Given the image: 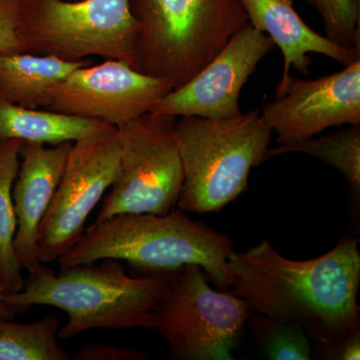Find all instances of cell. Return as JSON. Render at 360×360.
Masks as SVG:
<instances>
[{"label": "cell", "instance_id": "cell-1", "mask_svg": "<svg viewBox=\"0 0 360 360\" xmlns=\"http://www.w3.org/2000/svg\"><path fill=\"white\" fill-rule=\"evenodd\" d=\"M359 243L345 236L321 257L292 260L264 239L232 253L229 290L253 312L293 324L321 345L340 342L360 328Z\"/></svg>", "mask_w": 360, "mask_h": 360}, {"label": "cell", "instance_id": "cell-2", "mask_svg": "<svg viewBox=\"0 0 360 360\" xmlns=\"http://www.w3.org/2000/svg\"><path fill=\"white\" fill-rule=\"evenodd\" d=\"M234 251L229 236L174 208L167 214L125 213L92 224L58 262L65 269L115 259L148 274L196 264L217 288L229 291V260Z\"/></svg>", "mask_w": 360, "mask_h": 360}, {"label": "cell", "instance_id": "cell-3", "mask_svg": "<svg viewBox=\"0 0 360 360\" xmlns=\"http://www.w3.org/2000/svg\"><path fill=\"white\" fill-rule=\"evenodd\" d=\"M28 274L9 302L25 311L33 305L65 311L68 321L58 338L66 340L96 328L153 329V312L168 277V272L130 276L115 259L73 265L58 274L41 264Z\"/></svg>", "mask_w": 360, "mask_h": 360}, {"label": "cell", "instance_id": "cell-4", "mask_svg": "<svg viewBox=\"0 0 360 360\" xmlns=\"http://www.w3.org/2000/svg\"><path fill=\"white\" fill-rule=\"evenodd\" d=\"M139 71L179 89L248 23L240 0H129Z\"/></svg>", "mask_w": 360, "mask_h": 360}, {"label": "cell", "instance_id": "cell-5", "mask_svg": "<svg viewBox=\"0 0 360 360\" xmlns=\"http://www.w3.org/2000/svg\"><path fill=\"white\" fill-rule=\"evenodd\" d=\"M175 132L184 168L176 206L198 214L219 212L248 191L274 134L258 110L224 120L177 117Z\"/></svg>", "mask_w": 360, "mask_h": 360}, {"label": "cell", "instance_id": "cell-6", "mask_svg": "<svg viewBox=\"0 0 360 360\" xmlns=\"http://www.w3.org/2000/svg\"><path fill=\"white\" fill-rule=\"evenodd\" d=\"M136 33L129 0H21L18 37L23 53L66 61L98 56L139 70Z\"/></svg>", "mask_w": 360, "mask_h": 360}, {"label": "cell", "instance_id": "cell-7", "mask_svg": "<svg viewBox=\"0 0 360 360\" xmlns=\"http://www.w3.org/2000/svg\"><path fill=\"white\" fill-rule=\"evenodd\" d=\"M250 303L231 291L215 290L200 265L168 272L153 312V329L176 360H232L250 314Z\"/></svg>", "mask_w": 360, "mask_h": 360}, {"label": "cell", "instance_id": "cell-8", "mask_svg": "<svg viewBox=\"0 0 360 360\" xmlns=\"http://www.w3.org/2000/svg\"><path fill=\"white\" fill-rule=\"evenodd\" d=\"M176 120L149 112L116 127L117 174L94 224L125 213L162 215L175 208L184 184Z\"/></svg>", "mask_w": 360, "mask_h": 360}, {"label": "cell", "instance_id": "cell-9", "mask_svg": "<svg viewBox=\"0 0 360 360\" xmlns=\"http://www.w3.org/2000/svg\"><path fill=\"white\" fill-rule=\"evenodd\" d=\"M120 149L116 127L75 141L56 193L39 227L41 264H51L84 233L90 213L117 174Z\"/></svg>", "mask_w": 360, "mask_h": 360}, {"label": "cell", "instance_id": "cell-10", "mask_svg": "<svg viewBox=\"0 0 360 360\" xmlns=\"http://www.w3.org/2000/svg\"><path fill=\"white\" fill-rule=\"evenodd\" d=\"M174 90L120 60H104L73 70L49 90L47 110L101 120L118 127L150 112Z\"/></svg>", "mask_w": 360, "mask_h": 360}, {"label": "cell", "instance_id": "cell-11", "mask_svg": "<svg viewBox=\"0 0 360 360\" xmlns=\"http://www.w3.org/2000/svg\"><path fill=\"white\" fill-rule=\"evenodd\" d=\"M274 47L269 37L248 23L195 77L172 90L150 113L210 120L243 115L239 106L241 89Z\"/></svg>", "mask_w": 360, "mask_h": 360}, {"label": "cell", "instance_id": "cell-12", "mask_svg": "<svg viewBox=\"0 0 360 360\" xmlns=\"http://www.w3.org/2000/svg\"><path fill=\"white\" fill-rule=\"evenodd\" d=\"M260 116L279 144L307 141L331 127L360 124V59L317 79L290 77Z\"/></svg>", "mask_w": 360, "mask_h": 360}, {"label": "cell", "instance_id": "cell-13", "mask_svg": "<svg viewBox=\"0 0 360 360\" xmlns=\"http://www.w3.org/2000/svg\"><path fill=\"white\" fill-rule=\"evenodd\" d=\"M72 143L21 144L20 169L13 187L16 217L14 250L21 269L28 272L42 264L39 253V227L65 172Z\"/></svg>", "mask_w": 360, "mask_h": 360}, {"label": "cell", "instance_id": "cell-14", "mask_svg": "<svg viewBox=\"0 0 360 360\" xmlns=\"http://www.w3.org/2000/svg\"><path fill=\"white\" fill-rule=\"evenodd\" d=\"M248 23L270 37L283 56V73L276 94L283 91L290 70L309 75L310 53H319L343 66L360 59V49L341 46L312 30L296 13L295 0H240Z\"/></svg>", "mask_w": 360, "mask_h": 360}, {"label": "cell", "instance_id": "cell-15", "mask_svg": "<svg viewBox=\"0 0 360 360\" xmlns=\"http://www.w3.org/2000/svg\"><path fill=\"white\" fill-rule=\"evenodd\" d=\"M90 59L66 61L52 56L0 53V98L22 108L46 110L49 90Z\"/></svg>", "mask_w": 360, "mask_h": 360}, {"label": "cell", "instance_id": "cell-16", "mask_svg": "<svg viewBox=\"0 0 360 360\" xmlns=\"http://www.w3.org/2000/svg\"><path fill=\"white\" fill-rule=\"evenodd\" d=\"M111 127H115L101 120L22 108L0 98V142L9 139L42 144L75 142Z\"/></svg>", "mask_w": 360, "mask_h": 360}, {"label": "cell", "instance_id": "cell-17", "mask_svg": "<svg viewBox=\"0 0 360 360\" xmlns=\"http://www.w3.org/2000/svg\"><path fill=\"white\" fill-rule=\"evenodd\" d=\"M22 142L18 139L0 142V283L11 295L22 290L25 284L14 250L16 217L13 200Z\"/></svg>", "mask_w": 360, "mask_h": 360}, {"label": "cell", "instance_id": "cell-18", "mask_svg": "<svg viewBox=\"0 0 360 360\" xmlns=\"http://www.w3.org/2000/svg\"><path fill=\"white\" fill-rule=\"evenodd\" d=\"M305 153L338 169L347 179L355 198L360 196V124L321 137L269 149L265 160L284 153Z\"/></svg>", "mask_w": 360, "mask_h": 360}, {"label": "cell", "instance_id": "cell-19", "mask_svg": "<svg viewBox=\"0 0 360 360\" xmlns=\"http://www.w3.org/2000/svg\"><path fill=\"white\" fill-rule=\"evenodd\" d=\"M0 319V360H68L58 343L60 321L47 315L32 323Z\"/></svg>", "mask_w": 360, "mask_h": 360}, {"label": "cell", "instance_id": "cell-20", "mask_svg": "<svg viewBox=\"0 0 360 360\" xmlns=\"http://www.w3.org/2000/svg\"><path fill=\"white\" fill-rule=\"evenodd\" d=\"M265 356L271 360L311 359L309 336L293 324L259 314H251L248 321Z\"/></svg>", "mask_w": 360, "mask_h": 360}, {"label": "cell", "instance_id": "cell-21", "mask_svg": "<svg viewBox=\"0 0 360 360\" xmlns=\"http://www.w3.org/2000/svg\"><path fill=\"white\" fill-rule=\"evenodd\" d=\"M316 8L326 37L335 44L360 49V0H304Z\"/></svg>", "mask_w": 360, "mask_h": 360}, {"label": "cell", "instance_id": "cell-22", "mask_svg": "<svg viewBox=\"0 0 360 360\" xmlns=\"http://www.w3.org/2000/svg\"><path fill=\"white\" fill-rule=\"evenodd\" d=\"M21 0H0V53H23L18 37Z\"/></svg>", "mask_w": 360, "mask_h": 360}, {"label": "cell", "instance_id": "cell-23", "mask_svg": "<svg viewBox=\"0 0 360 360\" xmlns=\"http://www.w3.org/2000/svg\"><path fill=\"white\" fill-rule=\"evenodd\" d=\"M71 359L73 360H146L148 359V355L131 348L96 345L79 348Z\"/></svg>", "mask_w": 360, "mask_h": 360}, {"label": "cell", "instance_id": "cell-24", "mask_svg": "<svg viewBox=\"0 0 360 360\" xmlns=\"http://www.w3.org/2000/svg\"><path fill=\"white\" fill-rule=\"evenodd\" d=\"M328 348V359L359 360L360 359V328L350 333L345 340L331 345H322Z\"/></svg>", "mask_w": 360, "mask_h": 360}, {"label": "cell", "instance_id": "cell-25", "mask_svg": "<svg viewBox=\"0 0 360 360\" xmlns=\"http://www.w3.org/2000/svg\"><path fill=\"white\" fill-rule=\"evenodd\" d=\"M9 295H11V293L0 283V319H13L16 314L25 311L20 307H14L9 302Z\"/></svg>", "mask_w": 360, "mask_h": 360}]
</instances>
